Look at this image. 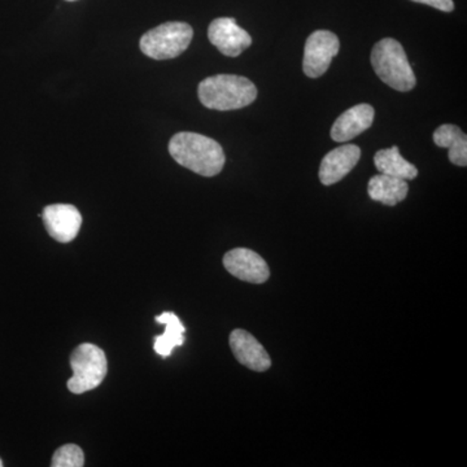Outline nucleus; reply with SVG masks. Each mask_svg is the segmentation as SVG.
<instances>
[{"label":"nucleus","mask_w":467,"mask_h":467,"mask_svg":"<svg viewBox=\"0 0 467 467\" xmlns=\"http://www.w3.org/2000/svg\"><path fill=\"white\" fill-rule=\"evenodd\" d=\"M411 2L427 5L442 12H451L454 9L453 0H411Z\"/></svg>","instance_id":"nucleus-18"},{"label":"nucleus","mask_w":467,"mask_h":467,"mask_svg":"<svg viewBox=\"0 0 467 467\" xmlns=\"http://www.w3.org/2000/svg\"><path fill=\"white\" fill-rule=\"evenodd\" d=\"M42 217L46 230L58 243L75 241L82 226L81 213L75 205H48L43 209Z\"/></svg>","instance_id":"nucleus-9"},{"label":"nucleus","mask_w":467,"mask_h":467,"mask_svg":"<svg viewBox=\"0 0 467 467\" xmlns=\"http://www.w3.org/2000/svg\"><path fill=\"white\" fill-rule=\"evenodd\" d=\"M2 466H3V461L0 460V467H2Z\"/></svg>","instance_id":"nucleus-19"},{"label":"nucleus","mask_w":467,"mask_h":467,"mask_svg":"<svg viewBox=\"0 0 467 467\" xmlns=\"http://www.w3.org/2000/svg\"><path fill=\"white\" fill-rule=\"evenodd\" d=\"M374 164L379 173L401 180L411 181L418 175L416 165L402 158L398 147L378 150L374 156Z\"/></svg>","instance_id":"nucleus-16"},{"label":"nucleus","mask_w":467,"mask_h":467,"mask_svg":"<svg viewBox=\"0 0 467 467\" xmlns=\"http://www.w3.org/2000/svg\"><path fill=\"white\" fill-rule=\"evenodd\" d=\"M376 110L370 104H358L337 117L331 128V138L337 143L355 140L373 125Z\"/></svg>","instance_id":"nucleus-12"},{"label":"nucleus","mask_w":467,"mask_h":467,"mask_svg":"<svg viewBox=\"0 0 467 467\" xmlns=\"http://www.w3.org/2000/svg\"><path fill=\"white\" fill-rule=\"evenodd\" d=\"M340 50L339 38L328 30H317L306 39L303 70L310 78L324 76Z\"/></svg>","instance_id":"nucleus-6"},{"label":"nucleus","mask_w":467,"mask_h":467,"mask_svg":"<svg viewBox=\"0 0 467 467\" xmlns=\"http://www.w3.org/2000/svg\"><path fill=\"white\" fill-rule=\"evenodd\" d=\"M67 2H76V0H67Z\"/></svg>","instance_id":"nucleus-20"},{"label":"nucleus","mask_w":467,"mask_h":467,"mask_svg":"<svg viewBox=\"0 0 467 467\" xmlns=\"http://www.w3.org/2000/svg\"><path fill=\"white\" fill-rule=\"evenodd\" d=\"M192 27L173 21L153 27L140 38V50L153 60H169L182 55L192 41Z\"/></svg>","instance_id":"nucleus-5"},{"label":"nucleus","mask_w":467,"mask_h":467,"mask_svg":"<svg viewBox=\"0 0 467 467\" xmlns=\"http://www.w3.org/2000/svg\"><path fill=\"white\" fill-rule=\"evenodd\" d=\"M73 377L67 380V389L76 395L99 387L109 373L106 353L95 344L84 343L70 355Z\"/></svg>","instance_id":"nucleus-4"},{"label":"nucleus","mask_w":467,"mask_h":467,"mask_svg":"<svg viewBox=\"0 0 467 467\" xmlns=\"http://www.w3.org/2000/svg\"><path fill=\"white\" fill-rule=\"evenodd\" d=\"M84 465V451L76 444L63 445L52 456V467H82Z\"/></svg>","instance_id":"nucleus-17"},{"label":"nucleus","mask_w":467,"mask_h":467,"mask_svg":"<svg viewBox=\"0 0 467 467\" xmlns=\"http://www.w3.org/2000/svg\"><path fill=\"white\" fill-rule=\"evenodd\" d=\"M169 152L178 164L202 177L220 174L226 161L220 143L190 131L175 134L169 142Z\"/></svg>","instance_id":"nucleus-1"},{"label":"nucleus","mask_w":467,"mask_h":467,"mask_svg":"<svg viewBox=\"0 0 467 467\" xmlns=\"http://www.w3.org/2000/svg\"><path fill=\"white\" fill-rule=\"evenodd\" d=\"M156 322L165 325V333L155 337L153 349L161 358H169L175 347L183 346L186 328L181 319L171 312L158 316Z\"/></svg>","instance_id":"nucleus-15"},{"label":"nucleus","mask_w":467,"mask_h":467,"mask_svg":"<svg viewBox=\"0 0 467 467\" xmlns=\"http://www.w3.org/2000/svg\"><path fill=\"white\" fill-rule=\"evenodd\" d=\"M371 66L384 84L395 90L407 92L416 88V76L404 47L396 39L384 38L374 46Z\"/></svg>","instance_id":"nucleus-3"},{"label":"nucleus","mask_w":467,"mask_h":467,"mask_svg":"<svg viewBox=\"0 0 467 467\" xmlns=\"http://www.w3.org/2000/svg\"><path fill=\"white\" fill-rule=\"evenodd\" d=\"M208 38L225 57H236L252 45L250 34L236 24L235 18L220 17L208 27Z\"/></svg>","instance_id":"nucleus-7"},{"label":"nucleus","mask_w":467,"mask_h":467,"mask_svg":"<svg viewBox=\"0 0 467 467\" xmlns=\"http://www.w3.org/2000/svg\"><path fill=\"white\" fill-rule=\"evenodd\" d=\"M223 266L230 275L248 284H265L270 276L266 261L248 248H235L223 256Z\"/></svg>","instance_id":"nucleus-8"},{"label":"nucleus","mask_w":467,"mask_h":467,"mask_svg":"<svg viewBox=\"0 0 467 467\" xmlns=\"http://www.w3.org/2000/svg\"><path fill=\"white\" fill-rule=\"evenodd\" d=\"M361 150L355 144L337 147L322 160L319 167V181L325 186L340 182L358 164Z\"/></svg>","instance_id":"nucleus-11"},{"label":"nucleus","mask_w":467,"mask_h":467,"mask_svg":"<svg viewBox=\"0 0 467 467\" xmlns=\"http://www.w3.org/2000/svg\"><path fill=\"white\" fill-rule=\"evenodd\" d=\"M368 192L371 201L395 207L407 198L409 186L407 181L401 178L379 173L368 181Z\"/></svg>","instance_id":"nucleus-13"},{"label":"nucleus","mask_w":467,"mask_h":467,"mask_svg":"<svg viewBox=\"0 0 467 467\" xmlns=\"http://www.w3.org/2000/svg\"><path fill=\"white\" fill-rule=\"evenodd\" d=\"M434 142L441 149H448V156L451 164L457 167L467 165V137L456 125L445 124L439 126L434 133Z\"/></svg>","instance_id":"nucleus-14"},{"label":"nucleus","mask_w":467,"mask_h":467,"mask_svg":"<svg viewBox=\"0 0 467 467\" xmlns=\"http://www.w3.org/2000/svg\"><path fill=\"white\" fill-rule=\"evenodd\" d=\"M230 348L238 362L250 370L263 373L272 367L269 353L264 348L263 344L248 331L242 330V328L234 330L230 334Z\"/></svg>","instance_id":"nucleus-10"},{"label":"nucleus","mask_w":467,"mask_h":467,"mask_svg":"<svg viewBox=\"0 0 467 467\" xmlns=\"http://www.w3.org/2000/svg\"><path fill=\"white\" fill-rule=\"evenodd\" d=\"M198 94L202 106L209 109L235 110L254 103L257 88L245 77L217 75L202 79Z\"/></svg>","instance_id":"nucleus-2"}]
</instances>
